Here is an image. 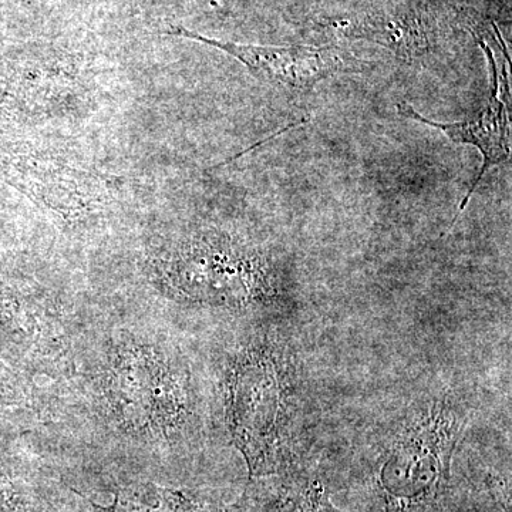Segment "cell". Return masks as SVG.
Returning a JSON list of instances; mask_svg holds the SVG:
<instances>
[{"mask_svg": "<svg viewBox=\"0 0 512 512\" xmlns=\"http://www.w3.org/2000/svg\"><path fill=\"white\" fill-rule=\"evenodd\" d=\"M305 397L289 345L266 340L238 357L229 377L228 423L251 477L296 473L305 451Z\"/></svg>", "mask_w": 512, "mask_h": 512, "instance_id": "cell-1", "label": "cell"}, {"mask_svg": "<svg viewBox=\"0 0 512 512\" xmlns=\"http://www.w3.org/2000/svg\"><path fill=\"white\" fill-rule=\"evenodd\" d=\"M464 414L447 396L412 404L384 437L370 490L382 512H431L450 480Z\"/></svg>", "mask_w": 512, "mask_h": 512, "instance_id": "cell-2", "label": "cell"}, {"mask_svg": "<svg viewBox=\"0 0 512 512\" xmlns=\"http://www.w3.org/2000/svg\"><path fill=\"white\" fill-rule=\"evenodd\" d=\"M175 288L195 301L247 306L281 299L278 275L268 258L222 237L185 245L171 265Z\"/></svg>", "mask_w": 512, "mask_h": 512, "instance_id": "cell-3", "label": "cell"}, {"mask_svg": "<svg viewBox=\"0 0 512 512\" xmlns=\"http://www.w3.org/2000/svg\"><path fill=\"white\" fill-rule=\"evenodd\" d=\"M168 33L220 49L245 64L259 80L284 89H311L333 74L350 72L353 67L336 47L239 45L210 39L181 26Z\"/></svg>", "mask_w": 512, "mask_h": 512, "instance_id": "cell-4", "label": "cell"}, {"mask_svg": "<svg viewBox=\"0 0 512 512\" xmlns=\"http://www.w3.org/2000/svg\"><path fill=\"white\" fill-rule=\"evenodd\" d=\"M9 178L29 197L70 217L94 211L107 192L97 175L53 157L20 156Z\"/></svg>", "mask_w": 512, "mask_h": 512, "instance_id": "cell-5", "label": "cell"}, {"mask_svg": "<svg viewBox=\"0 0 512 512\" xmlns=\"http://www.w3.org/2000/svg\"><path fill=\"white\" fill-rule=\"evenodd\" d=\"M478 43H480L485 53H487L488 59H490L491 72H493V89H491L493 92H491L490 101H488L487 106L476 117L466 121H457V123H439V121L426 119V117L421 116L420 113H417L416 110L407 106V104H399L397 106V110H399L402 116L443 131L454 143L471 144V146L480 150L481 156H483L480 174H478L476 181L468 190L466 198L461 202L456 220L458 215L466 210L468 201L473 197V192L480 185L484 174L491 167L503 163V161L508 160L511 156L510 120H508L510 109H507V103L504 101L505 99L510 100V87L505 89L501 93L503 96L500 97V77L497 74L493 50L485 45V43L480 42V40H478Z\"/></svg>", "mask_w": 512, "mask_h": 512, "instance_id": "cell-6", "label": "cell"}, {"mask_svg": "<svg viewBox=\"0 0 512 512\" xmlns=\"http://www.w3.org/2000/svg\"><path fill=\"white\" fill-rule=\"evenodd\" d=\"M353 35L389 47L403 59H413L429 47L421 22L413 15L379 16L359 23Z\"/></svg>", "mask_w": 512, "mask_h": 512, "instance_id": "cell-7", "label": "cell"}, {"mask_svg": "<svg viewBox=\"0 0 512 512\" xmlns=\"http://www.w3.org/2000/svg\"><path fill=\"white\" fill-rule=\"evenodd\" d=\"M107 512H224L183 491L156 485H137L121 491L113 508Z\"/></svg>", "mask_w": 512, "mask_h": 512, "instance_id": "cell-8", "label": "cell"}, {"mask_svg": "<svg viewBox=\"0 0 512 512\" xmlns=\"http://www.w3.org/2000/svg\"><path fill=\"white\" fill-rule=\"evenodd\" d=\"M285 483L266 512H338L328 488L318 478L292 473L285 476Z\"/></svg>", "mask_w": 512, "mask_h": 512, "instance_id": "cell-9", "label": "cell"}]
</instances>
